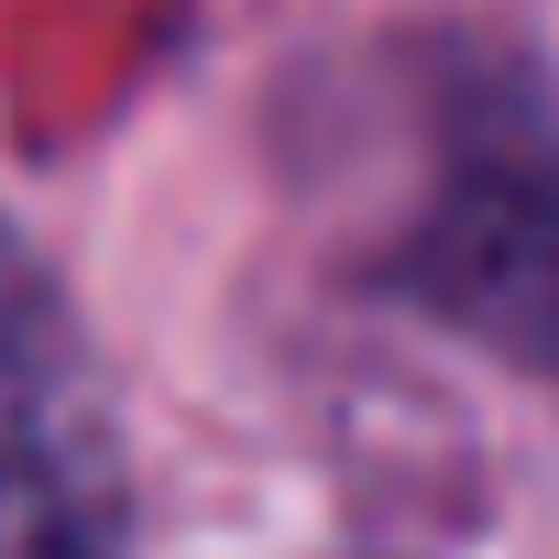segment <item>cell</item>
Segmentation results:
<instances>
[{
	"label": "cell",
	"instance_id": "7a4b0ae2",
	"mask_svg": "<svg viewBox=\"0 0 559 559\" xmlns=\"http://www.w3.org/2000/svg\"><path fill=\"white\" fill-rule=\"evenodd\" d=\"M121 472L88 362L23 241L0 230V559H110Z\"/></svg>",
	"mask_w": 559,
	"mask_h": 559
},
{
	"label": "cell",
	"instance_id": "6da1fadb",
	"mask_svg": "<svg viewBox=\"0 0 559 559\" xmlns=\"http://www.w3.org/2000/svg\"><path fill=\"white\" fill-rule=\"evenodd\" d=\"M395 286L428 319L493 341L504 362L559 373V132L483 121L450 154L439 198L417 209Z\"/></svg>",
	"mask_w": 559,
	"mask_h": 559
}]
</instances>
